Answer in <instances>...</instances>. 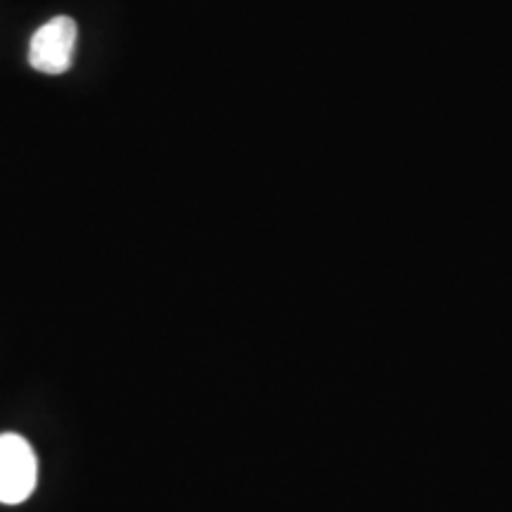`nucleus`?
<instances>
[{
    "instance_id": "obj_1",
    "label": "nucleus",
    "mask_w": 512,
    "mask_h": 512,
    "mask_svg": "<svg viewBox=\"0 0 512 512\" xmlns=\"http://www.w3.org/2000/svg\"><path fill=\"white\" fill-rule=\"evenodd\" d=\"M38 458L22 434H0V503L19 505L34 494Z\"/></svg>"
},
{
    "instance_id": "obj_2",
    "label": "nucleus",
    "mask_w": 512,
    "mask_h": 512,
    "mask_svg": "<svg viewBox=\"0 0 512 512\" xmlns=\"http://www.w3.org/2000/svg\"><path fill=\"white\" fill-rule=\"evenodd\" d=\"M76 41L79 27L74 19L67 15L53 17L31 36L29 64L43 74H64L74 64Z\"/></svg>"
}]
</instances>
